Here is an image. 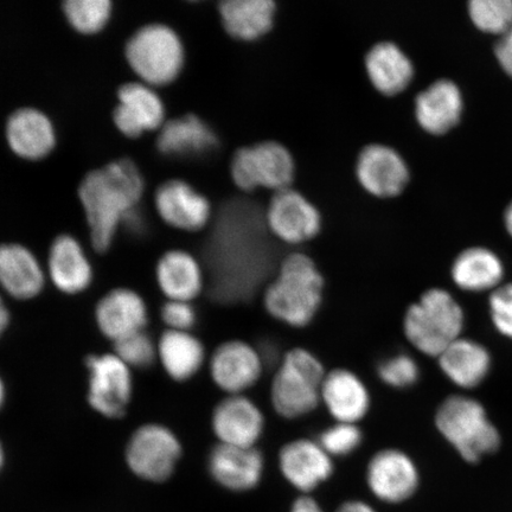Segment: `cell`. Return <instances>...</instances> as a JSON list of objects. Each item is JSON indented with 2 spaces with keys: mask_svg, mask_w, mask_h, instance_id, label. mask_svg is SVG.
I'll list each match as a JSON object with an SVG mask.
<instances>
[{
  "mask_svg": "<svg viewBox=\"0 0 512 512\" xmlns=\"http://www.w3.org/2000/svg\"><path fill=\"white\" fill-rule=\"evenodd\" d=\"M145 183L136 163L120 157L88 172L78 194L87 217L89 248L96 255L110 251L115 230L144 195Z\"/></svg>",
  "mask_w": 512,
  "mask_h": 512,
  "instance_id": "obj_1",
  "label": "cell"
},
{
  "mask_svg": "<svg viewBox=\"0 0 512 512\" xmlns=\"http://www.w3.org/2000/svg\"><path fill=\"white\" fill-rule=\"evenodd\" d=\"M325 281L315 259L302 251L287 254L264 294L270 316L292 328H305L323 302Z\"/></svg>",
  "mask_w": 512,
  "mask_h": 512,
  "instance_id": "obj_2",
  "label": "cell"
},
{
  "mask_svg": "<svg viewBox=\"0 0 512 512\" xmlns=\"http://www.w3.org/2000/svg\"><path fill=\"white\" fill-rule=\"evenodd\" d=\"M464 325L462 306L450 292L439 287L422 293L403 318L407 341L421 354L437 358L462 337Z\"/></svg>",
  "mask_w": 512,
  "mask_h": 512,
  "instance_id": "obj_3",
  "label": "cell"
},
{
  "mask_svg": "<svg viewBox=\"0 0 512 512\" xmlns=\"http://www.w3.org/2000/svg\"><path fill=\"white\" fill-rule=\"evenodd\" d=\"M435 425L465 462L476 464L501 446V435L479 401L465 395L446 398L435 414Z\"/></svg>",
  "mask_w": 512,
  "mask_h": 512,
  "instance_id": "obj_4",
  "label": "cell"
},
{
  "mask_svg": "<svg viewBox=\"0 0 512 512\" xmlns=\"http://www.w3.org/2000/svg\"><path fill=\"white\" fill-rule=\"evenodd\" d=\"M326 374L322 362L311 351L303 348L288 351L272 381L274 411L290 420L316 411L322 402Z\"/></svg>",
  "mask_w": 512,
  "mask_h": 512,
  "instance_id": "obj_5",
  "label": "cell"
},
{
  "mask_svg": "<svg viewBox=\"0 0 512 512\" xmlns=\"http://www.w3.org/2000/svg\"><path fill=\"white\" fill-rule=\"evenodd\" d=\"M125 56L137 79L157 89L170 85L181 74L184 47L175 30L153 23L128 38Z\"/></svg>",
  "mask_w": 512,
  "mask_h": 512,
  "instance_id": "obj_6",
  "label": "cell"
},
{
  "mask_svg": "<svg viewBox=\"0 0 512 512\" xmlns=\"http://www.w3.org/2000/svg\"><path fill=\"white\" fill-rule=\"evenodd\" d=\"M297 164L292 152L275 140L241 146L230 160V176L243 192H277L293 187Z\"/></svg>",
  "mask_w": 512,
  "mask_h": 512,
  "instance_id": "obj_7",
  "label": "cell"
},
{
  "mask_svg": "<svg viewBox=\"0 0 512 512\" xmlns=\"http://www.w3.org/2000/svg\"><path fill=\"white\" fill-rule=\"evenodd\" d=\"M155 146L170 162L194 164L219 156L224 142L213 126L189 112L166 119L155 132Z\"/></svg>",
  "mask_w": 512,
  "mask_h": 512,
  "instance_id": "obj_8",
  "label": "cell"
},
{
  "mask_svg": "<svg viewBox=\"0 0 512 512\" xmlns=\"http://www.w3.org/2000/svg\"><path fill=\"white\" fill-rule=\"evenodd\" d=\"M182 453L181 441L174 431L151 422L133 432L126 445L125 459L134 475L160 483L175 472Z\"/></svg>",
  "mask_w": 512,
  "mask_h": 512,
  "instance_id": "obj_9",
  "label": "cell"
},
{
  "mask_svg": "<svg viewBox=\"0 0 512 512\" xmlns=\"http://www.w3.org/2000/svg\"><path fill=\"white\" fill-rule=\"evenodd\" d=\"M266 217L274 238L285 246L309 245L323 228V217L316 204L293 187L273 192Z\"/></svg>",
  "mask_w": 512,
  "mask_h": 512,
  "instance_id": "obj_10",
  "label": "cell"
},
{
  "mask_svg": "<svg viewBox=\"0 0 512 512\" xmlns=\"http://www.w3.org/2000/svg\"><path fill=\"white\" fill-rule=\"evenodd\" d=\"M86 367L88 405L104 418H123L133 396L132 369L114 352L88 356Z\"/></svg>",
  "mask_w": 512,
  "mask_h": 512,
  "instance_id": "obj_11",
  "label": "cell"
},
{
  "mask_svg": "<svg viewBox=\"0 0 512 512\" xmlns=\"http://www.w3.org/2000/svg\"><path fill=\"white\" fill-rule=\"evenodd\" d=\"M356 178L364 191L379 200L399 197L411 182V168L395 147L370 143L358 153Z\"/></svg>",
  "mask_w": 512,
  "mask_h": 512,
  "instance_id": "obj_12",
  "label": "cell"
},
{
  "mask_svg": "<svg viewBox=\"0 0 512 512\" xmlns=\"http://www.w3.org/2000/svg\"><path fill=\"white\" fill-rule=\"evenodd\" d=\"M264 368L261 351L241 339L223 342L209 358L211 381L226 396L246 395L260 381Z\"/></svg>",
  "mask_w": 512,
  "mask_h": 512,
  "instance_id": "obj_13",
  "label": "cell"
},
{
  "mask_svg": "<svg viewBox=\"0 0 512 512\" xmlns=\"http://www.w3.org/2000/svg\"><path fill=\"white\" fill-rule=\"evenodd\" d=\"M465 96L456 81L439 78L422 88L414 98V115L422 131L444 137L462 124Z\"/></svg>",
  "mask_w": 512,
  "mask_h": 512,
  "instance_id": "obj_14",
  "label": "cell"
},
{
  "mask_svg": "<svg viewBox=\"0 0 512 512\" xmlns=\"http://www.w3.org/2000/svg\"><path fill=\"white\" fill-rule=\"evenodd\" d=\"M367 485L371 494L382 503H405L419 489L418 466L407 453L396 448H386L370 459Z\"/></svg>",
  "mask_w": 512,
  "mask_h": 512,
  "instance_id": "obj_15",
  "label": "cell"
},
{
  "mask_svg": "<svg viewBox=\"0 0 512 512\" xmlns=\"http://www.w3.org/2000/svg\"><path fill=\"white\" fill-rule=\"evenodd\" d=\"M153 201L160 220L178 232L195 234L209 223L211 204L208 198L183 179H169L159 184Z\"/></svg>",
  "mask_w": 512,
  "mask_h": 512,
  "instance_id": "obj_16",
  "label": "cell"
},
{
  "mask_svg": "<svg viewBox=\"0 0 512 512\" xmlns=\"http://www.w3.org/2000/svg\"><path fill=\"white\" fill-rule=\"evenodd\" d=\"M48 280L57 291L76 296L88 290L94 280V265L85 245L69 234L56 236L47 251Z\"/></svg>",
  "mask_w": 512,
  "mask_h": 512,
  "instance_id": "obj_17",
  "label": "cell"
},
{
  "mask_svg": "<svg viewBox=\"0 0 512 512\" xmlns=\"http://www.w3.org/2000/svg\"><path fill=\"white\" fill-rule=\"evenodd\" d=\"M118 105L113 123L128 139H139L147 132H157L165 121V108L155 88L131 81L118 89Z\"/></svg>",
  "mask_w": 512,
  "mask_h": 512,
  "instance_id": "obj_18",
  "label": "cell"
},
{
  "mask_svg": "<svg viewBox=\"0 0 512 512\" xmlns=\"http://www.w3.org/2000/svg\"><path fill=\"white\" fill-rule=\"evenodd\" d=\"M217 444L256 447L265 431V416L247 395H228L211 414Z\"/></svg>",
  "mask_w": 512,
  "mask_h": 512,
  "instance_id": "obj_19",
  "label": "cell"
},
{
  "mask_svg": "<svg viewBox=\"0 0 512 512\" xmlns=\"http://www.w3.org/2000/svg\"><path fill=\"white\" fill-rule=\"evenodd\" d=\"M94 316L101 335L113 344L145 331L149 324L145 299L128 287L108 291L96 304Z\"/></svg>",
  "mask_w": 512,
  "mask_h": 512,
  "instance_id": "obj_20",
  "label": "cell"
},
{
  "mask_svg": "<svg viewBox=\"0 0 512 512\" xmlns=\"http://www.w3.org/2000/svg\"><path fill=\"white\" fill-rule=\"evenodd\" d=\"M370 85L384 98H398L414 85L416 69L411 56L398 43L376 42L364 56Z\"/></svg>",
  "mask_w": 512,
  "mask_h": 512,
  "instance_id": "obj_21",
  "label": "cell"
},
{
  "mask_svg": "<svg viewBox=\"0 0 512 512\" xmlns=\"http://www.w3.org/2000/svg\"><path fill=\"white\" fill-rule=\"evenodd\" d=\"M281 475L294 489L309 495L334 475V460L318 441L297 439L281 448Z\"/></svg>",
  "mask_w": 512,
  "mask_h": 512,
  "instance_id": "obj_22",
  "label": "cell"
},
{
  "mask_svg": "<svg viewBox=\"0 0 512 512\" xmlns=\"http://www.w3.org/2000/svg\"><path fill=\"white\" fill-rule=\"evenodd\" d=\"M48 281L41 256L19 243L0 245V285L10 298L21 302L35 299Z\"/></svg>",
  "mask_w": 512,
  "mask_h": 512,
  "instance_id": "obj_23",
  "label": "cell"
},
{
  "mask_svg": "<svg viewBox=\"0 0 512 512\" xmlns=\"http://www.w3.org/2000/svg\"><path fill=\"white\" fill-rule=\"evenodd\" d=\"M155 279L165 299L177 302H194L206 285L200 259L182 248H170L158 256Z\"/></svg>",
  "mask_w": 512,
  "mask_h": 512,
  "instance_id": "obj_24",
  "label": "cell"
},
{
  "mask_svg": "<svg viewBox=\"0 0 512 512\" xmlns=\"http://www.w3.org/2000/svg\"><path fill=\"white\" fill-rule=\"evenodd\" d=\"M208 467L211 477L223 488L245 492L260 484L265 460L256 447L217 444L210 451Z\"/></svg>",
  "mask_w": 512,
  "mask_h": 512,
  "instance_id": "obj_25",
  "label": "cell"
},
{
  "mask_svg": "<svg viewBox=\"0 0 512 512\" xmlns=\"http://www.w3.org/2000/svg\"><path fill=\"white\" fill-rule=\"evenodd\" d=\"M5 138L14 155L32 162L49 156L56 145L55 130L50 119L32 107L18 108L9 115L5 124Z\"/></svg>",
  "mask_w": 512,
  "mask_h": 512,
  "instance_id": "obj_26",
  "label": "cell"
},
{
  "mask_svg": "<svg viewBox=\"0 0 512 512\" xmlns=\"http://www.w3.org/2000/svg\"><path fill=\"white\" fill-rule=\"evenodd\" d=\"M223 30L233 40L252 43L273 30L277 0H217Z\"/></svg>",
  "mask_w": 512,
  "mask_h": 512,
  "instance_id": "obj_27",
  "label": "cell"
},
{
  "mask_svg": "<svg viewBox=\"0 0 512 512\" xmlns=\"http://www.w3.org/2000/svg\"><path fill=\"white\" fill-rule=\"evenodd\" d=\"M322 402L336 422L350 424H358L366 418L371 405L366 384L348 369H335L326 374Z\"/></svg>",
  "mask_w": 512,
  "mask_h": 512,
  "instance_id": "obj_28",
  "label": "cell"
},
{
  "mask_svg": "<svg viewBox=\"0 0 512 512\" xmlns=\"http://www.w3.org/2000/svg\"><path fill=\"white\" fill-rule=\"evenodd\" d=\"M453 283L465 292L495 291L502 285L504 266L499 256L483 246L463 249L451 266Z\"/></svg>",
  "mask_w": 512,
  "mask_h": 512,
  "instance_id": "obj_29",
  "label": "cell"
},
{
  "mask_svg": "<svg viewBox=\"0 0 512 512\" xmlns=\"http://www.w3.org/2000/svg\"><path fill=\"white\" fill-rule=\"evenodd\" d=\"M439 367L454 386L473 389L484 382L491 369L488 349L472 339L460 337L438 357Z\"/></svg>",
  "mask_w": 512,
  "mask_h": 512,
  "instance_id": "obj_30",
  "label": "cell"
},
{
  "mask_svg": "<svg viewBox=\"0 0 512 512\" xmlns=\"http://www.w3.org/2000/svg\"><path fill=\"white\" fill-rule=\"evenodd\" d=\"M158 361L166 375L176 382H187L204 366L206 348L191 332L165 330L157 341Z\"/></svg>",
  "mask_w": 512,
  "mask_h": 512,
  "instance_id": "obj_31",
  "label": "cell"
},
{
  "mask_svg": "<svg viewBox=\"0 0 512 512\" xmlns=\"http://www.w3.org/2000/svg\"><path fill=\"white\" fill-rule=\"evenodd\" d=\"M61 8L66 21L75 32L83 36L100 34L112 16V0H62Z\"/></svg>",
  "mask_w": 512,
  "mask_h": 512,
  "instance_id": "obj_32",
  "label": "cell"
},
{
  "mask_svg": "<svg viewBox=\"0 0 512 512\" xmlns=\"http://www.w3.org/2000/svg\"><path fill=\"white\" fill-rule=\"evenodd\" d=\"M466 9L480 34L501 37L512 29V0H469Z\"/></svg>",
  "mask_w": 512,
  "mask_h": 512,
  "instance_id": "obj_33",
  "label": "cell"
},
{
  "mask_svg": "<svg viewBox=\"0 0 512 512\" xmlns=\"http://www.w3.org/2000/svg\"><path fill=\"white\" fill-rule=\"evenodd\" d=\"M114 354L133 369H147L158 361L157 342L146 331L114 344Z\"/></svg>",
  "mask_w": 512,
  "mask_h": 512,
  "instance_id": "obj_34",
  "label": "cell"
},
{
  "mask_svg": "<svg viewBox=\"0 0 512 512\" xmlns=\"http://www.w3.org/2000/svg\"><path fill=\"white\" fill-rule=\"evenodd\" d=\"M363 441V433L358 424L335 422L320 434L318 443L332 458L347 457L354 453Z\"/></svg>",
  "mask_w": 512,
  "mask_h": 512,
  "instance_id": "obj_35",
  "label": "cell"
},
{
  "mask_svg": "<svg viewBox=\"0 0 512 512\" xmlns=\"http://www.w3.org/2000/svg\"><path fill=\"white\" fill-rule=\"evenodd\" d=\"M377 374L388 387L407 389L418 382L420 368L411 355L398 354L383 360L377 367Z\"/></svg>",
  "mask_w": 512,
  "mask_h": 512,
  "instance_id": "obj_36",
  "label": "cell"
},
{
  "mask_svg": "<svg viewBox=\"0 0 512 512\" xmlns=\"http://www.w3.org/2000/svg\"><path fill=\"white\" fill-rule=\"evenodd\" d=\"M489 307L492 323L499 334L512 339V283L491 292Z\"/></svg>",
  "mask_w": 512,
  "mask_h": 512,
  "instance_id": "obj_37",
  "label": "cell"
},
{
  "mask_svg": "<svg viewBox=\"0 0 512 512\" xmlns=\"http://www.w3.org/2000/svg\"><path fill=\"white\" fill-rule=\"evenodd\" d=\"M160 318L166 330L191 332L197 322V312L192 303L166 300L160 310Z\"/></svg>",
  "mask_w": 512,
  "mask_h": 512,
  "instance_id": "obj_38",
  "label": "cell"
},
{
  "mask_svg": "<svg viewBox=\"0 0 512 512\" xmlns=\"http://www.w3.org/2000/svg\"><path fill=\"white\" fill-rule=\"evenodd\" d=\"M494 56L498 66L512 79V29L498 37L494 44Z\"/></svg>",
  "mask_w": 512,
  "mask_h": 512,
  "instance_id": "obj_39",
  "label": "cell"
},
{
  "mask_svg": "<svg viewBox=\"0 0 512 512\" xmlns=\"http://www.w3.org/2000/svg\"><path fill=\"white\" fill-rule=\"evenodd\" d=\"M290 512H324V510L315 498L303 495L292 503Z\"/></svg>",
  "mask_w": 512,
  "mask_h": 512,
  "instance_id": "obj_40",
  "label": "cell"
},
{
  "mask_svg": "<svg viewBox=\"0 0 512 512\" xmlns=\"http://www.w3.org/2000/svg\"><path fill=\"white\" fill-rule=\"evenodd\" d=\"M335 512H377L373 505L360 499H351L339 505Z\"/></svg>",
  "mask_w": 512,
  "mask_h": 512,
  "instance_id": "obj_41",
  "label": "cell"
},
{
  "mask_svg": "<svg viewBox=\"0 0 512 512\" xmlns=\"http://www.w3.org/2000/svg\"><path fill=\"white\" fill-rule=\"evenodd\" d=\"M11 323V313L4 303L2 304V309H0V329L5 331L8 329V326Z\"/></svg>",
  "mask_w": 512,
  "mask_h": 512,
  "instance_id": "obj_42",
  "label": "cell"
},
{
  "mask_svg": "<svg viewBox=\"0 0 512 512\" xmlns=\"http://www.w3.org/2000/svg\"><path fill=\"white\" fill-rule=\"evenodd\" d=\"M503 222H504L505 230H507L508 234L512 238V201L508 204L507 208H505V210H504Z\"/></svg>",
  "mask_w": 512,
  "mask_h": 512,
  "instance_id": "obj_43",
  "label": "cell"
},
{
  "mask_svg": "<svg viewBox=\"0 0 512 512\" xmlns=\"http://www.w3.org/2000/svg\"><path fill=\"white\" fill-rule=\"evenodd\" d=\"M226 142H228L226 145H228V144H232V143H233V145L236 147V149H238V147H239V146H238V145H236L234 142H230V140H229V139H227V140H226ZM224 149H226V147H224ZM156 152H157V151H156ZM162 158H163V157H162V156H160V155H159V153L157 152V153H156V155H155V163H156V165H157L158 170H159L160 172H162V175H163V177H164L165 181H168V179H166V177H165V175H164V172L162 171V169H160V159H162ZM164 159H165V158H164ZM211 160H213V159H211ZM175 163H176V162H175ZM183 164H185V163H183ZM198 164H200V163H198Z\"/></svg>",
  "mask_w": 512,
  "mask_h": 512,
  "instance_id": "obj_44",
  "label": "cell"
},
{
  "mask_svg": "<svg viewBox=\"0 0 512 512\" xmlns=\"http://www.w3.org/2000/svg\"><path fill=\"white\" fill-rule=\"evenodd\" d=\"M229 145H233V144H229ZM227 146H228V145H227ZM227 146H226V147H227ZM233 146H234V145H233ZM235 149H236V147H235ZM236 150H238V149H236ZM222 152H223V151H222ZM222 152H221V153H222ZM221 153H220V155H221ZM220 155H219V156H220ZM219 156H217V157H219ZM165 162H166V159H164V158L160 159V169H162V171L164 172V175H165L166 179H168V181H169L168 176H166L165 171L163 170V169H164V163H165ZM168 162H170V160H168ZM209 162H210V160H209ZM174 163H175V162H174ZM204 163H206V162H204ZM182 164H183V163H182Z\"/></svg>",
  "mask_w": 512,
  "mask_h": 512,
  "instance_id": "obj_45",
  "label": "cell"
},
{
  "mask_svg": "<svg viewBox=\"0 0 512 512\" xmlns=\"http://www.w3.org/2000/svg\"><path fill=\"white\" fill-rule=\"evenodd\" d=\"M228 146H229V145H228ZM230 146H232V145H230ZM233 147H234V146H233ZM223 151H224V150H223ZM166 163H168V162H165V164H166ZM172 163H174V162H172ZM165 164H164V171H165ZM181 164H182V163H181ZM165 174H166V171H165ZM166 176H168V175H166ZM168 178H169V177H168Z\"/></svg>",
  "mask_w": 512,
  "mask_h": 512,
  "instance_id": "obj_46",
  "label": "cell"
}]
</instances>
